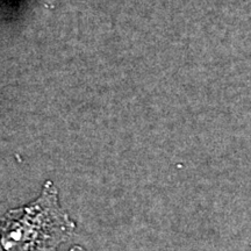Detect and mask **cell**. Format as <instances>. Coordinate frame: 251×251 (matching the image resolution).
Here are the masks:
<instances>
[{
  "label": "cell",
  "instance_id": "obj_1",
  "mask_svg": "<svg viewBox=\"0 0 251 251\" xmlns=\"http://www.w3.org/2000/svg\"><path fill=\"white\" fill-rule=\"evenodd\" d=\"M76 227L59 202L55 183L47 180L35 200L9 209L0 220V251H58Z\"/></svg>",
  "mask_w": 251,
  "mask_h": 251
},
{
  "label": "cell",
  "instance_id": "obj_2",
  "mask_svg": "<svg viewBox=\"0 0 251 251\" xmlns=\"http://www.w3.org/2000/svg\"><path fill=\"white\" fill-rule=\"evenodd\" d=\"M69 251H87V250L81 246H74V247H71V249Z\"/></svg>",
  "mask_w": 251,
  "mask_h": 251
}]
</instances>
